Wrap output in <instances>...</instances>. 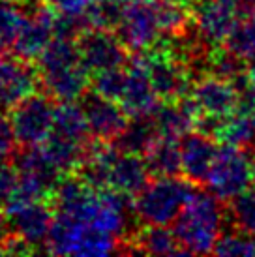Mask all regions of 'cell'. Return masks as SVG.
<instances>
[{"instance_id":"30","label":"cell","mask_w":255,"mask_h":257,"mask_svg":"<svg viewBox=\"0 0 255 257\" xmlns=\"http://www.w3.org/2000/svg\"><path fill=\"white\" fill-rule=\"evenodd\" d=\"M17 180H19V175L15 165L12 167L6 162V158H0V205H6L8 199L14 195Z\"/></svg>"},{"instance_id":"5","label":"cell","mask_w":255,"mask_h":257,"mask_svg":"<svg viewBox=\"0 0 255 257\" xmlns=\"http://www.w3.org/2000/svg\"><path fill=\"white\" fill-rule=\"evenodd\" d=\"M251 184H255L253 158H249L242 147L223 143L214 158L206 188L218 199L234 201L249 192Z\"/></svg>"},{"instance_id":"2","label":"cell","mask_w":255,"mask_h":257,"mask_svg":"<svg viewBox=\"0 0 255 257\" xmlns=\"http://www.w3.org/2000/svg\"><path fill=\"white\" fill-rule=\"evenodd\" d=\"M223 220L225 212L221 199L212 192H195L180 216L173 221V231L182 253H214L216 242L221 236Z\"/></svg>"},{"instance_id":"29","label":"cell","mask_w":255,"mask_h":257,"mask_svg":"<svg viewBox=\"0 0 255 257\" xmlns=\"http://www.w3.org/2000/svg\"><path fill=\"white\" fill-rule=\"evenodd\" d=\"M231 218L236 229L255 236V192H246L231 201Z\"/></svg>"},{"instance_id":"10","label":"cell","mask_w":255,"mask_h":257,"mask_svg":"<svg viewBox=\"0 0 255 257\" xmlns=\"http://www.w3.org/2000/svg\"><path fill=\"white\" fill-rule=\"evenodd\" d=\"M4 207L8 225L12 227L14 235L23 238L32 248L47 242L55 214L51 212L45 199H27L12 195Z\"/></svg>"},{"instance_id":"25","label":"cell","mask_w":255,"mask_h":257,"mask_svg":"<svg viewBox=\"0 0 255 257\" xmlns=\"http://www.w3.org/2000/svg\"><path fill=\"white\" fill-rule=\"evenodd\" d=\"M126 86V68H113L105 72L94 73L90 79V90L107 100H113L120 103L122 92Z\"/></svg>"},{"instance_id":"31","label":"cell","mask_w":255,"mask_h":257,"mask_svg":"<svg viewBox=\"0 0 255 257\" xmlns=\"http://www.w3.org/2000/svg\"><path fill=\"white\" fill-rule=\"evenodd\" d=\"M17 137H15L12 120L6 118L4 114H0V158H8L15 149Z\"/></svg>"},{"instance_id":"21","label":"cell","mask_w":255,"mask_h":257,"mask_svg":"<svg viewBox=\"0 0 255 257\" xmlns=\"http://www.w3.org/2000/svg\"><path fill=\"white\" fill-rule=\"evenodd\" d=\"M156 124L152 120V116H143V118H134V122L128 124V128L116 137V149L130 154H139L145 156L152 145L158 141Z\"/></svg>"},{"instance_id":"17","label":"cell","mask_w":255,"mask_h":257,"mask_svg":"<svg viewBox=\"0 0 255 257\" xmlns=\"http://www.w3.org/2000/svg\"><path fill=\"white\" fill-rule=\"evenodd\" d=\"M150 175L152 173L147 165L145 156L122 152L116 149L113 160L109 164V169H107L105 188L116 190L134 199L147 188Z\"/></svg>"},{"instance_id":"1","label":"cell","mask_w":255,"mask_h":257,"mask_svg":"<svg viewBox=\"0 0 255 257\" xmlns=\"http://www.w3.org/2000/svg\"><path fill=\"white\" fill-rule=\"evenodd\" d=\"M38 72L45 92L53 100L77 101L85 98L90 88L92 75L81 62L73 38L55 36L38 58Z\"/></svg>"},{"instance_id":"24","label":"cell","mask_w":255,"mask_h":257,"mask_svg":"<svg viewBox=\"0 0 255 257\" xmlns=\"http://www.w3.org/2000/svg\"><path fill=\"white\" fill-rule=\"evenodd\" d=\"M158 12V21L162 34L165 36H180L190 27L191 17L186 12V6L177 0H154Z\"/></svg>"},{"instance_id":"11","label":"cell","mask_w":255,"mask_h":257,"mask_svg":"<svg viewBox=\"0 0 255 257\" xmlns=\"http://www.w3.org/2000/svg\"><path fill=\"white\" fill-rule=\"evenodd\" d=\"M116 36L132 53H143L154 47L162 36L154 0L126 4L116 25Z\"/></svg>"},{"instance_id":"13","label":"cell","mask_w":255,"mask_h":257,"mask_svg":"<svg viewBox=\"0 0 255 257\" xmlns=\"http://www.w3.org/2000/svg\"><path fill=\"white\" fill-rule=\"evenodd\" d=\"M40 72L25 58H10L0 49V109L17 107L21 101L36 94Z\"/></svg>"},{"instance_id":"35","label":"cell","mask_w":255,"mask_h":257,"mask_svg":"<svg viewBox=\"0 0 255 257\" xmlns=\"http://www.w3.org/2000/svg\"><path fill=\"white\" fill-rule=\"evenodd\" d=\"M177 2H180V4H184V6H191V4H195L197 0H177Z\"/></svg>"},{"instance_id":"37","label":"cell","mask_w":255,"mask_h":257,"mask_svg":"<svg viewBox=\"0 0 255 257\" xmlns=\"http://www.w3.org/2000/svg\"><path fill=\"white\" fill-rule=\"evenodd\" d=\"M2 244V242H0ZM0 253H6V250H4V246H0Z\"/></svg>"},{"instance_id":"34","label":"cell","mask_w":255,"mask_h":257,"mask_svg":"<svg viewBox=\"0 0 255 257\" xmlns=\"http://www.w3.org/2000/svg\"><path fill=\"white\" fill-rule=\"evenodd\" d=\"M122 6H126V4H134V2H145V0H118Z\"/></svg>"},{"instance_id":"36","label":"cell","mask_w":255,"mask_h":257,"mask_svg":"<svg viewBox=\"0 0 255 257\" xmlns=\"http://www.w3.org/2000/svg\"><path fill=\"white\" fill-rule=\"evenodd\" d=\"M253 145H255V111H253Z\"/></svg>"},{"instance_id":"16","label":"cell","mask_w":255,"mask_h":257,"mask_svg":"<svg viewBox=\"0 0 255 257\" xmlns=\"http://www.w3.org/2000/svg\"><path fill=\"white\" fill-rule=\"evenodd\" d=\"M86 120L90 126V134L98 141H113L128 128L130 114L124 111L118 101L107 100L96 92H88L83 98Z\"/></svg>"},{"instance_id":"23","label":"cell","mask_w":255,"mask_h":257,"mask_svg":"<svg viewBox=\"0 0 255 257\" xmlns=\"http://www.w3.org/2000/svg\"><path fill=\"white\" fill-rule=\"evenodd\" d=\"M225 47L242 62L255 64V15L248 14L246 17H240L231 36L227 38Z\"/></svg>"},{"instance_id":"7","label":"cell","mask_w":255,"mask_h":257,"mask_svg":"<svg viewBox=\"0 0 255 257\" xmlns=\"http://www.w3.org/2000/svg\"><path fill=\"white\" fill-rule=\"evenodd\" d=\"M57 105L49 94H32L12 109L10 120L14 126L17 143L25 149L40 147L53 134Z\"/></svg>"},{"instance_id":"27","label":"cell","mask_w":255,"mask_h":257,"mask_svg":"<svg viewBox=\"0 0 255 257\" xmlns=\"http://www.w3.org/2000/svg\"><path fill=\"white\" fill-rule=\"evenodd\" d=\"M214 253L218 255H255V236L246 233V231H233V233H225L218 238Z\"/></svg>"},{"instance_id":"33","label":"cell","mask_w":255,"mask_h":257,"mask_svg":"<svg viewBox=\"0 0 255 257\" xmlns=\"http://www.w3.org/2000/svg\"><path fill=\"white\" fill-rule=\"evenodd\" d=\"M6 225H8L6 214L0 210V238H2V235H4V229H6Z\"/></svg>"},{"instance_id":"22","label":"cell","mask_w":255,"mask_h":257,"mask_svg":"<svg viewBox=\"0 0 255 257\" xmlns=\"http://www.w3.org/2000/svg\"><path fill=\"white\" fill-rule=\"evenodd\" d=\"M134 244V251H141V253H152V255L182 253L175 231L167 229V225H149V223H145V227L135 236Z\"/></svg>"},{"instance_id":"3","label":"cell","mask_w":255,"mask_h":257,"mask_svg":"<svg viewBox=\"0 0 255 257\" xmlns=\"http://www.w3.org/2000/svg\"><path fill=\"white\" fill-rule=\"evenodd\" d=\"M195 184L177 177H158L134 199L135 216L149 225H169L177 220L190 199Z\"/></svg>"},{"instance_id":"19","label":"cell","mask_w":255,"mask_h":257,"mask_svg":"<svg viewBox=\"0 0 255 257\" xmlns=\"http://www.w3.org/2000/svg\"><path fill=\"white\" fill-rule=\"evenodd\" d=\"M158 134L163 137L182 139L188 136L193 126H197L199 111L190 98H182L178 101H165L152 114Z\"/></svg>"},{"instance_id":"26","label":"cell","mask_w":255,"mask_h":257,"mask_svg":"<svg viewBox=\"0 0 255 257\" xmlns=\"http://www.w3.org/2000/svg\"><path fill=\"white\" fill-rule=\"evenodd\" d=\"M21 8L10 0H0V49L14 47L15 38L25 25Z\"/></svg>"},{"instance_id":"4","label":"cell","mask_w":255,"mask_h":257,"mask_svg":"<svg viewBox=\"0 0 255 257\" xmlns=\"http://www.w3.org/2000/svg\"><path fill=\"white\" fill-rule=\"evenodd\" d=\"M118 238L99 233L70 216L55 214L47 236V251L57 255H109L116 251Z\"/></svg>"},{"instance_id":"38","label":"cell","mask_w":255,"mask_h":257,"mask_svg":"<svg viewBox=\"0 0 255 257\" xmlns=\"http://www.w3.org/2000/svg\"><path fill=\"white\" fill-rule=\"evenodd\" d=\"M253 171H255V158H253Z\"/></svg>"},{"instance_id":"14","label":"cell","mask_w":255,"mask_h":257,"mask_svg":"<svg viewBox=\"0 0 255 257\" xmlns=\"http://www.w3.org/2000/svg\"><path fill=\"white\" fill-rule=\"evenodd\" d=\"M57 36V12L47 4L40 6L34 14L25 19L19 34L15 38L14 51L19 58L38 60Z\"/></svg>"},{"instance_id":"9","label":"cell","mask_w":255,"mask_h":257,"mask_svg":"<svg viewBox=\"0 0 255 257\" xmlns=\"http://www.w3.org/2000/svg\"><path fill=\"white\" fill-rule=\"evenodd\" d=\"M190 100L197 107L199 118L223 120L240 109L242 96L234 81L210 73L191 85Z\"/></svg>"},{"instance_id":"28","label":"cell","mask_w":255,"mask_h":257,"mask_svg":"<svg viewBox=\"0 0 255 257\" xmlns=\"http://www.w3.org/2000/svg\"><path fill=\"white\" fill-rule=\"evenodd\" d=\"M96 2L98 0H47V4L57 12V15L77 23L83 32L86 30V19Z\"/></svg>"},{"instance_id":"20","label":"cell","mask_w":255,"mask_h":257,"mask_svg":"<svg viewBox=\"0 0 255 257\" xmlns=\"http://www.w3.org/2000/svg\"><path fill=\"white\" fill-rule=\"evenodd\" d=\"M145 160L154 177H177L182 171L180 139L160 136L152 149L145 154Z\"/></svg>"},{"instance_id":"15","label":"cell","mask_w":255,"mask_h":257,"mask_svg":"<svg viewBox=\"0 0 255 257\" xmlns=\"http://www.w3.org/2000/svg\"><path fill=\"white\" fill-rule=\"evenodd\" d=\"M158 101L160 98L150 83L141 57L135 53V57L126 64V86L122 92L120 105L132 118H143L156 113V109L160 107Z\"/></svg>"},{"instance_id":"8","label":"cell","mask_w":255,"mask_h":257,"mask_svg":"<svg viewBox=\"0 0 255 257\" xmlns=\"http://www.w3.org/2000/svg\"><path fill=\"white\" fill-rule=\"evenodd\" d=\"M242 0H197L191 21L205 47L225 45L236 23L240 21Z\"/></svg>"},{"instance_id":"6","label":"cell","mask_w":255,"mask_h":257,"mask_svg":"<svg viewBox=\"0 0 255 257\" xmlns=\"http://www.w3.org/2000/svg\"><path fill=\"white\" fill-rule=\"evenodd\" d=\"M137 55L141 57L143 66L160 100L178 101L186 98V92L193 85L190 77L191 73L171 47H150L149 51Z\"/></svg>"},{"instance_id":"12","label":"cell","mask_w":255,"mask_h":257,"mask_svg":"<svg viewBox=\"0 0 255 257\" xmlns=\"http://www.w3.org/2000/svg\"><path fill=\"white\" fill-rule=\"evenodd\" d=\"M77 47L81 62L90 75L128 64V49L120 38L107 29H90L81 32Z\"/></svg>"},{"instance_id":"18","label":"cell","mask_w":255,"mask_h":257,"mask_svg":"<svg viewBox=\"0 0 255 257\" xmlns=\"http://www.w3.org/2000/svg\"><path fill=\"white\" fill-rule=\"evenodd\" d=\"M216 137L205 132L188 134L180 139V152H182V173L193 184H206L214 158L218 154Z\"/></svg>"},{"instance_id":"32","label":"cell","mask_w":255,"mask_h":257,"mask_svg":"<svg viewBox=\"0 0 255 257\" xmlns=\"http://www.w3.org/2000/svg\"><path fill=\"white\" fill-rule=\"evenodd\" d=\"M242 8H244L248 14L255 15V0H242Z\"/></svg>"}]
</instances>
